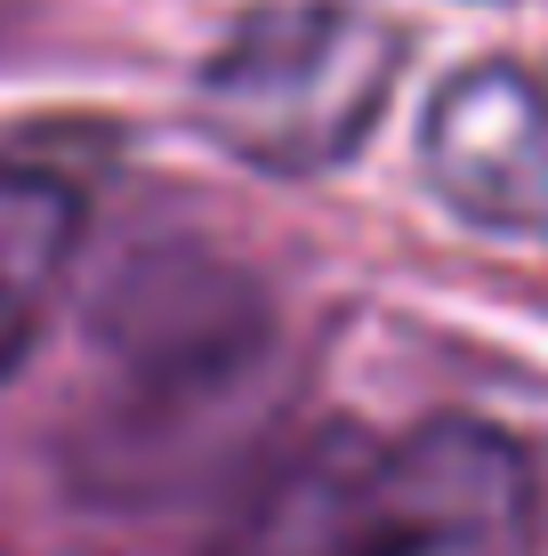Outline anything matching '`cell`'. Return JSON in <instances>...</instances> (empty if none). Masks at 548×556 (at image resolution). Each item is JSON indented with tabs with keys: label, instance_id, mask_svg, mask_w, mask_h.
Instances as JSON below:
<instances>
[{
	"label": "cell",
	"instance_id": "1",
	"mask_svg": "<svg viewBox=\"0 0 548 556\" xmlns=\"http://www.w3.org/2000/svg\"><path fill=\"white\" fill-rule=\"evenodd\" d=\"M404 73V33L355 0H275L202 65V122L251 169L315 178L380 129Z\"/></svg>",
	"mask_w": 548,
	"mask_h": 556
},
{
	"label": "cell",
	"instance_id": "2",
	"mask_svg": "<svg viewBox=\"0 0 548 556\" xmlns=\"http://www.w3.org/2000/svg\"><path fill=\"white\" fill-rule=\"evenodd\" d=\"M533 459L484 419H428L404 444H380L347 556H533Z\"/></svg>",
	"mask_w": 548,
	"mask_h": 556
},
{
	"label": "cell",
	"instance_id": "3",
	"mask_svg": "<svg viewBox=\"0 0 548 556\" xmlns=\"http://www.w3.org/2000/svg\"><path fill=\"white\" fill-rule=\"evenodd\" d=\"M420 169L451 218L484 235H548V81L524 65H468L428 98Z\"/></svg>",
	"mask_w": 548,
	"mask_h": 556
},
{
	"label": "cell",
	"instance_id": "5",
	"mask_svg": "<svg viewBox=\"0 0 548 556\" xmlns=\"http://www.w3.org/2000/svg\"><path fill=\"white\" fill-rule=\"evenodd\" d=\"M89 202L41 162H0V379L33 355L65 266L81 258Z\"/></svg>",
	"mask_w": 548,
	"mask_h": 556
},
{
	"label": "cell",
	"instance_id": "4",
	"mask_svg": "<svg viewBox=\"0 0 548 556\" xmlns=\"http://www.w3.org/2000/svg\"><path fill=\"white\" fill-rule=\"evenodd\" d=\"M371 459H380V444L364 428H315L298 452L251 476L234 525L202 556H347Z\"/></svg>",
	"mask_w": 548,
	"mask_h": 556
}]
</instances>
